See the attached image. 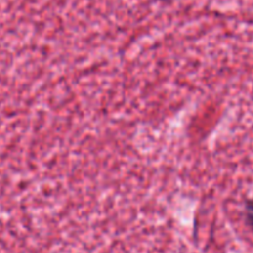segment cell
Segmentation results:
<instances>
[{
	"label": "cell",
	"instance_id": "1",
	"mask_svg": "<svg viewBox=\"0 0 253 253\" xmlns=\"http://www.w3.org/2000/svg\"><path fill=\"white\" fill-rule=\"evenodd\" d=\"M249 221L253 226V207L249 208Z\"/></svg>",
	"mask_w": 253,
	"mask_h": 253
}]
</instances>
